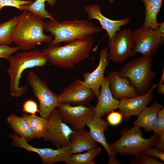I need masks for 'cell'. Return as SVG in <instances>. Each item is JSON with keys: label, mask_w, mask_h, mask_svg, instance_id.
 <instances>
[{"label": "cell", "mask_w": 164, "mask_h": 164, "mask_svg": "<svg viewBox=\"0 0 164 164\" xmlns=\"http://www.w3.org/2000/svg\"><path fill=\"white\" fill-rule=\"evenodd\" d=\"M94 40L91 36L74 40L63 46L48 45L42 51L47 61L60 68L68 69L73 68L89 56Z\"/></svg>", "instance_id": "6da1fadb"}, {"label": "cell", "mask_w": 164, "mask_h": 164, "mask_svg": "<svg viewBox=\"0 0 164 164\" xmlns=\"http://www.w3.org/2000/svg\"><path fill=\"white\" fill-rule=\"evenodd\" d=\"M17 24L12 35V42L20 49L29 50L42 43L47 44L53 40L52 36L43 33L44 22L38 16L26 10L18 16Z\"/></svg>", "instance_id": "7a4b0ae2"}, {"label": "cell", "mask_w": 164, "mask_h": 164, "mask_svg": "<svg viewBox=\"0 0 164 164\" xmlns=\"http://www.w3.org/2000/svg\"><path fill=\"white\" fill-rule=\"evenodd\" d=\"M44 24V29L54 36V39L47 45L54 46H59L62 42L86 38L102 30L92 22L87 19L79 20L76 18L61 22L55 20L47 21Z\"/></svg>", "instance_id": "3957f363"}, {"label": "cell", "mask_w": 164, "mask_h": 164, "mask_svg": "<svg viewBox=\"0 0 164 164\" xmlns=\"http://www.w3.org/2000/svg\"><path fill=\"white\" fill-rule=\"evenodd\" d=\"M8 60L10 65L7 71L10 78V93L14 97H21L27 91V85L19 86L24 71L29 68L43 67L47 62L42 51L37 49L17 53Z\"/></svg>", "instance_id": "277c9868"}, {"label": "cell", "mask_w": 164, "mask_h": 164, "mask_svg": "<svg viewBox=\"0 0 164 164\" xmlns=\"http://www.w3.org/2000/svg\"><path fill=\"white\" fill-rule=\"evenodd\" d=\"M153 56H142L128 62L118 72L121 76L128 78L138 95L145 94L157 75L152 70Z\"/></svg>", "instance_id": "5b68a950"}, {"label": "cell", "mask_w": 164, "mask_h": 164, "mask_svg": "<svg viewBox=\"0 0 164 164\" xmlns=\"http://www.w3.org/2000/svg\"><path fill=\"white\" fill-rule=\"evenodd\" d=\"M120 134L119 139L110 145L113 152L115 154L136 157L144 154L148 148L154 147L159 137L154 134L149 138H144L142 131L136 126L124 128Z\"/></svg>", "instance_id": "8992f818"}, {"label": "cell", "mask_w": 164, "mask_h": 164, "mask_svg": "<svg viewBox=\"0 0 164 164\" xmlns=\"http://www.w3.org/2000/svg\"><path fill=\"white\" fill-rule=\"evenodd\" d=\"M26 77L35 97L39 100L41 116L48 119L60 104L58 95L52 91L46 82L34 72L30 71Z\"/></svg>", "instance_id": "52a82bcc"}, {"label": "cell", "mask_w": 164, "mask_h": 164, "mask_svg": "<svg viewBox=\"0 0 164 164\" xmlns=\"http://www.w3.org/2000/svg\"><path fill=\"white\" fill-rule=\"evenodd\" d=\"M108 56L115 63H122L134 56V42L133 32L130 29L117 32L109 38Z\"/></svg>", "instance_id": "ba28073f"}, {"label": "cell", "mask_w": 164, "mask_h": 164, "mask_svg": "<svg viewBox=\"0 0 164 164\" xmlns=\"http://www.w3.org/2000/svg\"><path fill=\"white\" fill-rule=\"evenodd\" d=\"M9 136L12 140L11 144L13 146L23 148L28 152L38 154L43 164L65 162L67 159L73 154L70 145L63 146L56 149L50 148H37L30 145L24 138L16 134H11Z\"/></svg>", "instance_id": "9c48e42d"}, {"label": "cell", "mask_w": 164, "mask_h": 164, "mask_svg": "<svg viewBox=\"0 0 164 164\" xmlns=\"http://www.w3.org/2000/svg\"><path fill=\"white\" fill-rule=\"evenodd\" d=\"M133 32L134 56L137 53L144 56L154 55L164 43V36L157 28L154 29L142 27L134 29Z\"/></svg>", "instance_id": "30bf717a"}, {"label": "cell", "mask_w": 164, "mask_h": 164, "mask_svg": "<svg viewBox=\"0 0 164 164\" xmlns=\"http://www.w3.org/2000/svg\"><path fill=\"white\" fill-rule=\"evenodd\" d=\"M73 131L62 121L59 111L56 108L48 119L46 132L43 139L51 142L56 148L70 145L69 138Z\"/></svg>", "instance_id": "8fae6325"}, {"label": "cell", "mask_w": 164, "mask_h": 164, "mask_svg": "<svg viewBox=\"0 0 164 164\" xmlns=\"http://www.w3.org/2000/svg\"><path fill=\"white\" fill-rule=\"evenodd\" d=\"M94 106L79 105L72 106L60 103L58 107L62 121L73 131L84 128L94 115Z\"/></svg>", "instance_id": "7c38bea8"}, {"label": "cell", "mask_w": 164, "mask_h": 164, "mask_svg": "<svg viewBox=\"0 0 164 164\" xmlns=\"http://www.w3.org/2000/svg\"><path fill=\"white\" fill-rule=\"evenodd\" d=\"M81 80L76 79L65 88L59 95L60 103H65L75 106H89L95 96L93 91L84 86Z\"/></svg>", "instance_id": "4fadbf2b"}, {"label": "cell", "mask_w": 164, "mask_h": 164, "mask_svg": "<svg viewBox=\"0 0 164 164\" xmlns=\"http://www.w3.org/2000/svg\"><path fill=\"white\" fill-rule=\"evenodd\" d=\"M158 84H153L149 90L145 94L132 98H123L120 101L119 112L123 119L128 121L131 116H137L150 103L153 98V91Z\"/></svg>", "instance_id": "5bb4252c"}, {"label": "cell", "mask_w": 164, "mask_h": 164, "mask_svg": "<svg viewBox=\"0 0 164 164\" xmlns=\"http://www.w3.org/2000/svg\"><path fill=\"white\" fill-rule=\"evenodd\" d=\"M108 52V46L101 50L99 54L98 66L92 72L84 73L83 76L84 81H81L82 84L91 89L97 97L100 94V88L104 77V72L109 63Z\"/></svg>", "instance_id": "9a60e30c"}, {"label": "cell", "mask_w": 164, "mask_h": 164, "mask_svg": "<svg viewBox=\"0 0 164 164\" xmlns=\"http://www.w3.org/2000/svg\"><path fill=\"white\" fill-rule=\"evenodd\" d=\"M109 125L108 122L102 119L101 118L94 115L86 125L89 128V131L93 139L100 143L105 149L109 157L108 164H121L116 158V154L108 143L104 135V130L108 128Z\"/></svg>", "instance_id": "2e32d148"}, {"label": "cell", "mask_w": 164, "mask_h": 164, "mask_svg": "<svg viewBox=\"0 0 164 164\" xmlns=\"http://www.w3.org/2000/svg\"><path fill=\"white\" fill-rule=\"evenodd\" d=\"M108 77L109 87L114 98H132L139 95L129 79L120 76L117 71L111 72Z\"/></svg>", "instance_id": "e0dca14e"}, {"label": "cell", "mask_w": 164, "mask_h": 164, "mask_svg": "<svg viewBox=\"0 0 164 164\" xmlns=\"http://www.w3.org/2000/svg\"><path fill=\"white\" fill-rule=\"evenodd\" d=\"M84 9L88 14L90 21L94 19L99 22L102 28L106 31L109 38L111 37L117 32L119 31L121 26L128 24L130 22V19L128 18L114 20L106 17L101 13V7L97 5L86 6Z\"/></svg>", "instance_id": "ac0fdd59"}, {"label": "cell", "mask_w": 164, "mask_h": 164, "mask_svg": "<svg viewBox=\"0 0 164 164\" xmlns=\"http://www.w3.org/2000/svg\"><path fill=\"white\" fill-rule=\"evenodd\" d=\"M98 101L94 108V115L101 118L106 113L119 109L120 101L113 97L109 87L108 77H104Z\"/></svg>", "instance_id": "d6986e66"}, {"label": "cell", "mask_w": 164, "mask_h": 164, "mask_svg": "<svg viewBox=\"0 0 164 164\" xmlns=\"http://www.w3.org/2000/svg\"><path fill=\"white\" fill-rule=\"evenodd\" d=\"M69 140L73 154L98 146V143L93 139L89 131L84 128L74 131L70 135Z\"/></svg>", "instance_id": "ffe728a7"}, {"label": "cell", "mask_w": 164, "mask_h": 164, "mask_svg": "<svg viewBox=\"0 0 164 164\" xmlns=\"http://www.w3.org/2000/svg\"><path fill=\"white\" fill-rule=\"evenodd\" d=\"M163 107L157 101L154 102L151 106H147L140 113L133 125L139 128H144L146 132L152 131V126L159 111Z\"/></svg>", "instance_id": "44dd1931"}, {"label": "cell", "mask_w": 164, "mask_h": 164, "mask_svg": "<svg viewBox=\"0 0 164 164\" xmlns=\"http://www.w3.org/2000/svg\"><path fill=\"white\" fill-rule=\"evenodd\" d=\"M145 8V17L142 27L157 29L159 23L157 16L163 4V0H142Z\"/></svg>", "instance_id": "7402d4cb"}, {"label": "cell", "mask_w": 164, "mask_h": 164, "mask_svg": "<svg viewBox=\"0 0 164 164\" xmlns=\"http://www.w3.org/2000/svg\"><path fill=\"white\" fill-rule=\"evenodd\" d=\"M6 121L15 134L29 142L35 138L27 122L22 117L12 114L7 117Z\"/></svg>", "instance_id": "603a6c76"}, {"label": "cell", "mask_w": 164, "mask_h": 164, "mask_svg": "<svg viewBox=\"0 0 164 164\" xmlns=\"http://www.w3.org/2000/svg\"><path fill=\"white\" fill-rule=\"evenodd\" d=\"M57 0H35L30 4L21 6V11L26 10L35 15L40 18H48L51 21L55 20L52 14L47 12L45 9L46 2L50 6H54Z\"/></svg>", "instance_id": "cb8c5ba5"}, {"label": "cell", "mask_w": 164, "mask_h": 164, "mask_svg": "<svg viewBox=\"0 0 164 164\" xmlns=\"http://www.w3.org/2000/svg\"><path fill=\"white\" fill-rule=\"evenodd\" d=\"M29 124L35 138L39 139L43 138L46 130L48 119L37 116L35 114H23L22 116Z\"/></svg>", "instance_id": "d4e9b609"}, {"label": "cell", "mask_w": 164, "mask_h": 164, "mask_svg": "<svg viewBox=\"0 0 164 164\" xmlns=\"http://www.w3.org/2000/svg\"><path fill=\"white\" fill-rule=\"evenodd\" d=\"M102 148L99 146L86 151L83 153L73 154L65 162L67 164H95V158L101 153Z\"/></svg>", "instance_id": "484cf974"}, {"label": "cell", "mask_w": 164, "mask_h": 164, "mask_svg": "<svg viewBox=\"0 0 164 164\" xmlns=\"http://www.w3.org/2000/svg\"><path fill=\"white\" fill-rule=\"evenodd\" d=\"M18 16L0 23V45H9L12 43V35L18 22Z\"/></svg>", "instance_id": "4316f807"}, {"label": "cell", "mask_w": 164, "mask_h": 164, "mask_svg": "<svg viewBox=\"0 0 164 164\" xmlns=\"http://www.w3.org/2000/svg\"><path fill=\"white\" fill-rule=\"evenodd\" d=\"M152 131L158 136L164 133V107L159 111L157 118L153 125Z\"/></svg>", "instance_id": "83f0119b"}, {"label": "cell", "mask_w": 164, "mask_h": 164, "mask_svg": "<svg viewBox=\"0 0 164 164\" xmlns=\"http://www.w3.org/2000/svg\"><path fill=\"white\" fill-rule=\"evenodd\" d=\"M32 0H0V11L5 6H10L16 8L21 10V6L32 3Z\"/></svg>", "instance_id": "f1b7e54d"}, {"label": "cell", "mask_w": 164, "mask_h": 164, "mask_svg": "<svg viewBox=\"0 0 164 164\" xmlns=\"http://www.w3.org/2000/svg\"><path fill=\"white\" fill-rule=\"evenodd\" d=\"M135 157L136 158L131 160L129 163L132 164H163V163H162L145 153L139 157Z\"/></svg>", "instance_id": "f546056e"}, {"label": "cell", "mask_w": 164, "mask_h": 164, "mask_svg": "<svg viewBox=\"0 0 164 164\" xmlns=\"http://www.w3.org/2000/svg\"><path fill=\"white\" fill-rule=\"evenodd\" d=\"M20 49L18 46L11 47L9 45H0V58H4L8 60L13 53Z\"/></svg>", "instance_id": "4dcf8cb0"}, {"label": "cell", "mask_w": 164, "mask_h": 164, "mask_svg": "<svg viewBox=\"0 0 164 164\" xmlns=\"http://www.w3.org/2000/svg\"><path fill=\"white\" fill-rule=\"evenodd\" d=\"M22 111L32 114L36 115V113L39 112L36 102L31 99L26 101L22 106Z\"/></svg>", "instance_id": "1f68e13d"}, {"label": "cell", "mask_w": 164, "mask_h": 164, "mask_svg": "<svg viewBox=\"0 0 164 164\" xmlns=\"http://www.w3.org/2000/svg\"><path fill=\"white\" fill-rule=\"evenodd\" d=\"M122 119V116L120 113L114 112L113 111H111L107 118V122L109 124L113 126L119 124Z\"/></svg>", "instance_id": "d6a6232c"}, {"label": "cell", "mask_w": 164, "mask_h": 164, "mask_svg": "<svg viewBox=\"0 0 164 164\" xmlns=\"http://www.w3.org/2000/svg\"><path fill=\"white\" fill-rule=\"evenodd\" d=\"M144 153L155 159H158L164 162V151L150 147L145 150Z\"/></svg>", "instance_id": "836d02e7"}, {"label": "cell", "mask_w": 164, "mask_h": 164, "mask_svg": "<svg viewBox=\"0 0 164 164\" xmlns=\"http://www.w3.org/2000/svg\"><path fill=\"white\" fill-rule=\"evenodd\" d=\"M155 148L162 151H164V133L159 136L155 145Z\"/></svg>", "instance_id": "e575fe53"}, {"label": "cell", "mask_w": 164, "mask_h": 164, "mask_svg": "<svg viewBox=\"0 0 164 164\" xmlns=\"http://www.w3.org/2000/svg\"><path fill=\"white\" fill-rule=\"evenodd\" d=\"M157 29L160 33L162 35L164 36V22H162L160 23H159Z\"/></svg>", "instance_id": "d590c367"}, {"label": "cell", "mask_w": 164, "mask_h": 164, "mask_svg": "<svg viewBox=\"0 0 164 164\" xmlns=\"http://www.w3.org/2000/svg\"><path fill=\"white\" fill-rule=\"evenodd\" d=\"M157 87L158 92L159 94H164V84L163 83L159 82L158 84Z\"/></svg>", "instance_id": "8d00e7d4"}, {"label": "cell", "mask_w": 164, "mask_h": 164, "mask_svg": "<svg viewBox=\"0 0 164 164\" xmlns=\"http://www.w3.org/2000/svg\"><path fill=\"white\" fill-rule=\"evenodd\" d=\"M164 81V66L163 67L162 74L160 78L159 82L161 83H163Z\"/></svg>", "instance_id": "74e56055"}, {"label": "cell", "mask_w": 164, "mask_h": 164, "mask_svg": "<svg viewBox=\"0 0 164 164\" xmlns=\"http://www.w3.org/2000/svg\"><path fill=\"white\" fill-rule=\"evenodd\" d=\"M108 1L109 2H110V3H112L113 2H114V0H108Z\"/></svg>", "instance_id": "f35d334b"}]
</instances>
